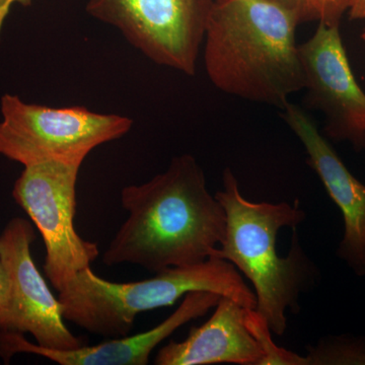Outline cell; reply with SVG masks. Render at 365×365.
<instances>
[{"mask_svg": "<svg viewBox=\"0 0 365 365\" xmlns=\"http://www.w3.org/2000/svg\"><path fill=\"white\" fill-rule=\"evenodd\" d=\"M126 220L103 255L107 266L131 264L158 273L207 260L225 235L227 215L209 193L196 158L175 157L167 170L121 191Z\"/></svg>", "mask_w": 365, "mask_h": 365, "instance_id": "1", "label": "cell"}, {"mask_svg": "<svg viewBox=\"0 0 365 365\" xmlns=\"http://www.w3.org/2000/svg\"><path fill=\"white\" fill-rule=\"evenodd\" d=\"M299 16L269 0H215L204 63L211 83L234 97L283 106L304 90Z\"/></svg>", "mask_w": 365, "mask_h": 365, "instance_id": "2", "label": "cell"}, {"mask_svg": "<svg viewBox=\"0 0 365 365\" xmlns=\"http://www.w3.org/2000/svg\"><path fill=\"white\" fill-rule=\"evenodd\" d=\"M223 190L215 198L227 215L220 248L212 256L232 263L253 284L256 309L271 331L282 336L287 311H299V294L311 282L312 263L302 251L297 225L306 220L299 201L255 203L242 195L230 168L223 172Z\"/></svg>", "mask_w": 365, "mask_h": 365, "instance_id": "3", "label": "cell"}, {"mask_svg": "<svg viewBox=\"0 0 365 365\" xmlns=\"http://www.w3.org/2000/svg\"><path fill=\"white\" fill-rule=\"evenodd\" d=\"M192 292H209L256 309V294L228 261L210 257L196 265L172 267L150 279L111 282L91 267L58 292L66 321L107 338L128 336L139 314L173 306Z\"/></svg>", "mask_w": 365, "mask_h": 365, "instance_id": "4", "label": "cell"}, {"mask_svg": "<svg viewBox=\"0 0 365 365\" xmlns=\"http://www.w3.org/2000/svg\"><path fill=\"white\" fill-rule=\"evenodd\" d=\"M1 114L0 155L24 167L46 162L81 165L91 150L121 138L133 125L128 117L85 107L28 104L11 93L1 98Z\"/></svg>", "mask_w": 365, "mask_h": 365, "instance_id": "5", "label": "cell"}, {"mask_svg": "<svg viewBox=\"0 0 365 365\" xmlns=\"http://www.w3.org/2000/svg\"><path fill=\"white\" fill-rule=\"evenodd\" d=\"M81 165L46 162L25 167L14 182V201L29 215L44 241V272L60 292L100 255L96 242L76 232V182Z\"/></svg>", "mask_w": 365, "mask_h": 365, "instance_id": "6", "label": "cell"}, {"mask_svg": "<svg viewBox=\"0 0 365 365\" xmlns=\"http://www.w3.org/2000/svg\"><path fill=\"white\" fill-rule=\"evenodd\" d=\"M215 0H88L86 11L114 26L148 59L189 76Z\"/></svg>", "mask_w": 365, "mask_h": 365, "instance_id": "7", "label": "cell"}, {"mask_svg": "<svg viewBox=\"0 0 365 365\" xmlns=\"http://www.w3.org/2000/svg\"><path fill=\"white\" fill-rule=\"evenodd\" d=\"M35 240L32 225L21 217L13 218L0 235V261L11 279V300L0 318V331L31 334L38 345L50 349H76L85 344L66 326L58 297L34 262Z\"/></svg>", "mask_w": 365, "mask_h": 365, "instance_id": "8", "label": "cell"}, {"mask_svg": "<svg viewBox=\"0 0 365 365\" xmlns=\"http://www.w3.org/2000/svg\"><path fill=\"white\" fill-rule=\"evenodd\" d=\"M340 26L319 24L314 35L299 45L307 101L325 115L324 133L365 148V93L354 78Z\"/></svg>", "mask_w": 365, "mask_h": 365, "instance_id": "9", "label": "cell"}, {"mask_svg": "<svg viewBox=\"0 0 365 365\" xmlns=\"http://www.w3.org/2000/svg\"><path fill=\"white\" fill-rule=\"evenodd\" d=\"M281 109L283 119L306 148L307 163L342 213L344 235L338 257L357 276H365V185L349 172L302 108L287 102Z\"/></svg>", "mask_w": 365, "mask_h": 365, "instance_id": "10", "label": "cell"}, {"mask_svg": "<svg viewBox=\"0 0 365 365\" xmlns=\"http://www.w3.org/2000/svg\"><path fill=\"white\" fill-rule=\"evenodd\" d=\"M220 299L215 292H189L176 311L155 328L76 349H50L29 342L24 334L0 331V356L9 360L16 353H31L60 365H146L158 345L185 324L206 314Z\"/></svg>", "mask_w": 365, "mask_h": 365, "instance_id": "11", "label": "cell"}, {"mask_svg": "<svg viewBox=\"0 0 365 365\" xmlns=\"http://www.w3.org/2000/svg\"><path fill=\"white\" fill-rule=\"evenodd\" d=\"M246 309L230 297H220L211 318L192 329L184 341L172 340L160 348L155 364L260 365L263 352L245 323Z\"/></svg>", "mask_w": 365, "mask_h": 365, "instance_id": "12", "label": "cell"}, {"mask_svg": "<svg viewBox=\"0 0 365 365\" xmlns=\"http://www.w3.org/2000/svg\"><path fill=\"white\" fill-rule=\"evenodd\" d=\"M307 365H365V337L338 335L307 347Z\"/></svg>", "mask_w": 365, "mask_h": 365, "instance_id": "13", "label": "cell"}, {"mask_svg": "<svg viewBox=\"0 0 365 365\" xmlns=\"http://www.w3.org/2000/svg\"><path fill=\"white\" fill-rule=\"evenodd\" d=\"M245 323L263 352L260 365H307L306 356L275 345L267 321L256 309L247 307Z\"/></svg>", "mask_w": 365, "mask_h": 365, "instance_id": "14", "label": "cell"}, {"mask_svg": "<svg viewBox=\"0 0 365 365\" xmlns=\"http://www.w3.org/2000/svg\"><path fill=\"white\" fill-rule=\"evenodd\" d=\"M352 0H306L304 21H318L330 26H340L349 11Z\"/></svg>", "mask_w": 365, "mask_h": 365, "instance_id": "15", "label": "cell"}, {"mask_svg": "<svg viewBox=\"0 0 365 365\" xmlns=\"http://www.w3.org/2000/svg\"><path fill=\"white\" fill-rule=\"evenodd\" d=\"M11 300V279L6 268L0 261V318L6 313Z\"/></svg>", "mask_w": 365, "mask_h": 365, "instance_id": "16", "label": "cell"}, {"mask_svg": "<svg viewBox=\"0 0 365 365\" xmlns=\"http://www.w3.org/2000/svg\"><path fill=\"white\" fill-rule=\"evenodd\" d=\"M269 1L297 14L300 23H304V19H306V0H269Z\"/></svg>", "mask_w": 365, "mask_h": 365, "instance_id": "17", "label": "cell"}, {"mask_svg": "<svg viewBox=\"0 0 365 365\" xmlns=\"http://www.w3.org/2000/svg\"><path fill=\"white\" fill-rule=\"evenodd\" d=\"M33 1L34 0H0V40H1L2 28H4V21L9 16L11 6L19 4L23 6H29L32 4Z\"/></svg>", "mask_w": 365, "mask_h": 365, "instance_id": "18", "label": "cell"}, {"mask_svg": "<svg viewBox=\"0 0 365 365\" xmlns=\"http://www.w3.org/2000/svg\"><path fill=\"white\" fill-rule=\"evenodd\" d=\"M347 14L350 20L365 21V0H352Z\"/></svg>", "mask_w": 365, "mask_h": 365, "instance_id": "19", "label": "cell"}, {"mask_svg": "<svg viewBox=\"0 0 365 365\" xmlns=\"http://www.w3.org/2000/svg\"><path fill=\"white\" fill-rule=\"evenodd\" d=\"M361 39L365 43V29L364 30V32L361 33Z\"/></svg>", "mask_w": 365, "mask_h": 365, "instance_id": "20", "label": "cell"}]
</instances>
